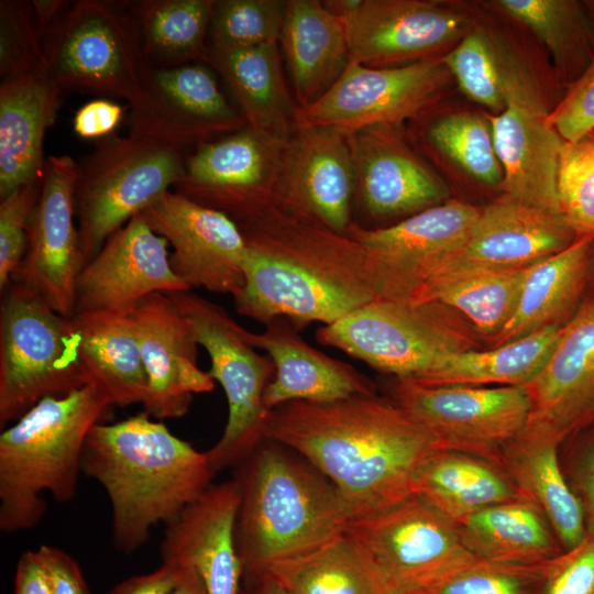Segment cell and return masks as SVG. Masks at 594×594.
<instances>
[{
  "mask_svg": "<svg viewBox=\"0 0 594 594\" xmlns=\"http://www.w3.org/2000/svg\"><path fill=\"white\" fill-rule=\"evenodd\" d=\"M240 503L235 477L211 485L166 525L160 546L162 563L194 568L209 594H239L242 564L235 524Z\"/></svg>",
  "mask_w": 594,
  "mask_h": 594,
  "instance_id": "484cf974",
  "label": "cell"
},
{
  "mask_svg": "<svg viewBox=\"0 0 594 594\" xmlns=\"http://www.w3.org/2000/svg\"><path fill=\"white\" fill-rule=\"evenodd\" d=\"M562 327H548L494 348L455 353L416 382L426 386H525L541 371Z\"/></svg>",
  "mask_w": 594,
  "mask_h": 594,
  "instance_id": "f35d334b",
  "label": "cell"
},
{
  "mask_svg": "<svg viewBox=\"0 0 594 594\" xmlns=\"http://www.w3.org/2000/svg\"><path fill=\"white\" fill-rule=\"evenodd\" d=\"M68 3L63 0H33L30 2L35 26L42 41L68 10Z\"/></svg>",
  "mask_w": 594,
  "mask_h": 594,
  "instance_id": "6f0895ef",
  "label": "cell"
},
{
  "mask_svg": "<svg viewBox=\"0 0 594 594\" xmlns=\"http://www.w3.org/2000/svg\"><path fill=\"white\" fill-rule=\"evenodd\" d=\"M0 308V427L7 428L46 397L68 395L87 381L70 318L16 282Z\"/></svg>",
  "mask_w": 594,
  "mask_h": 594,
  "instance_id": "52a82bcc",
  "label": "cell"
},
{
  "mask_svg": "<svg viewBox=\"0 0 594 594\" xmlns=\"http://www.w3.org/2000/svg\"><path fill=\"white\" fill-rule=\"evenodd\" d=\"M506 51L486 32L473 28L440 59L466 97L497 114L506 105Z\"/></svg>",
  "mask_w": 594,
  "mask_h": 594,
  "instance_id": "7bdbcfd3",
  "label": "cell"
},
{
  "mask_svg": "<svg viewBox=\"0 0 594 594\" xmlns=\"http://www.w3.org/2000/svg\"><path fill=\"white\" fill-rule=\"evenodd\" d=\"M123 114L120 105L98 99L80 107L73 120L74 132L82 139L98 141L112 134Z\"/></svg>",
  "mask_w": 594,
  "mask_h": 594,
  "instance_id": "f5cc1de1",
  "label": "cell"
},
{
  "mask_svg": "<svg viewBox=\"0 0 594 594\" xmlns=\"http://www.w3.org/2000/svg\"><path fill=\"white\" fill-rule=\"evenodd\" d=\"M70 320L87 385L100 389L113 406L143 405L148 382L132 315L77 311Z\"/></svg>",
  "mask_w": 594,
  "mask_h": 594,
  "instance_id": "d6a6232c",
  "label": "cell"
},
{
  "mask_svg": "<svg viewBox=\"0 0 594 594\" xmlns=\"http://www.w3.org/2000/svg\"><path fill=\"white\" fill-rule=\"evenodd\" d=\"M576 238L561 213L502 195L482 208L465 244L427 279L450 272L526 267L564 250Z\"/></svg>",
  "mask_w": 594,
  "mask_h": 594,
  "instance_id": "d4e9b609",
  "label": "cell"
},
{
  "mask_svg": "<svg viewBox=\"0 0 594 594\" xmlns=\"http://www.w3.org/2000/svg\"><path fill=\"white\" fill-rule=\"evenodd\" d=\"M558 202L578 237H594V133L565 142L558 170Z\"/></svg>",
  "mask_w": 594,
  "mask_h": 594,
  "instance_id": "f6af8a7d",
  "label": "cell"
},
{
  "mask_svg": "<svg viewBox=\"0 0 594 594\" xmlns=\"http://www.w3.org/2000/svg\"><path fill=\"white\" fill-rule=\"evenodd\" d=\"M353 169V223L380 229L449 200L450 191L404 141L398 127L377 125L348 135ZM394 223V224H395Z\"/></svg>",
  "mask_w": 594,
  "mask_h": 594,
  "instance_id": "ac0fdd59",
  "label": "cell"
},
{
  "mask_svg": "<svg viewBox=\"0 0 594 594\" xmlns=\"http://www.w3.org/2000/svg\"><path fill=\"white\" fill-rule=\"evenodd\" d=\"M114 406L97 387L46 397L0 435V530L34 528L47 510L43 493L70 502L86 439Z\"/></svg>",
  "mask_w": 594,
  "mask_h": 594,
  "instance_id": "5b68a950",
  "label": "cell"
},
{
  "mask_svg": "<svg viewBox=\"0 0 594 594\" xmlns=\"http://www.w3.org/2000/svg\"><path fill=\"white\" fill-rule=\"evenodd\" d=\"M525 387L531 402L528 424L562 440L594 418V294L562 326L541 371Z\"/></svg>",
  "mask_w": 594,
  "mask_h": 594,
  "instance_id": "4316f807",
  "label": "cell"
},
{
  "mask_svg": "<svg viewBox=\"0 0 594 594\" xmlns=\"http://www.w3.org/2000/svg\"><path fill=\"white\" fill-rule=\"evenodd\" d=\"M576 475L587 535L594 534V435L584 452Z\"/></svg>",
  "mask_w": 594,
  "mask_h": 594,
  "instance_id": "9f6ffc18",
  "label": "cell"
},
{
  "mask_svg": "<svg viewBox=\"0 0 594 594\" xmlns=\"http://www.w3.org/2000/svg\"><path fill=\"white\" fill-rule=\"evenodd\" d=\"M118 2L135 23L142 62L154 67L207 65L208 31L215 0Z\"/></svg>",
  "mask_w": 594,
  "mask_h": 594,
  "instance_id": "8d00e7d4",
  "label": "cell"
},
{
  "mask_svg": "<svg viewBox=\"0 0 594 594\" xmlns=\"http://www.w3.org/2000/svg\"><path fill=\"white\" fill-rule=\"evenodd\" d=\"M235 479L241 488L235 543L242 580L320 546L353 519L323 474L272 440L262 441L238 465Z\"/></svg>",
  "mask_w": 594,
  "mask_h": 594,
  "instance_id": "277c9868",
  "label": "cell"
},
{
  "mask_svg": "<svg viewBox=\"0 0 594 594\" xmlns=\"http://www.w3.org/2000/svg\"><path fill=\"white\" fill-rule=\"evenodd\" d=\"M387 594H426L481 561L457 525L416 495L345 528Z\"/></svg>",
  "mask_w": 594,
  "mask_h": 594,
  "instance_id": "9c48e42d",
  "label": "cell"
},
{
  "mask_svg": "<svg viewBox=\"0 0 594 594\" xmlns=\"http://www.w3.org/2000/svg\"><path fill=\"white\" fill-rule=\"evenodd\" d=\"M264 327L261 333L245 329L244 336L252 346L264 350L275 365L264 393L268 410L290 402L329 404L376 394L367 376L311 346L288 318L276 317Z\"/></svg>",
  "mask_w": 594,
  "mask_h": 594,
  "instance_id": "83f0119b",
  "label": "cell"
},
{
  "mask_svg": "<svg viewBox=\"0 0 594 594\" xmlns=\"http://www.w3.org/2000/svg\"><path fill=\"white\" fill-rule=\"evenodd\" d=\"M78 164L68 155L50 156L28 228V248L11 282L30 289L59 315L75 312L76 284L85 265L75 227Z\"/></svg>",
  "mask_w": 594,
  "mask_h": 594,
  "instance_id": "ffe728a7",
  "label": "cell"
},
{
  "mask_svg": "<svg viewBox=\"0 0 594 594\" xmlns=\"http://www.w3.org/2000/svg\"><path fill=\"white\" fill-rule=\"evenodd\" d=\"M531 265L435 275L424 283L410 304L439 302L451 308L470 323L485 346L513 317Z\"/></svg>",
  "mask_w": 594,
  "mask_h": 594,
  "instance_id": "74e56055",
  "label": "cell"
},
{
  "mask_svg": "<svg viewBox=\"0 0 594 594\" xmlns=\"http://www.w3.org/2000/svg\"><path fill=\"white\" fill-rule=\"evenodd\" d=\"M191 322L197 342L211 360L209 374L227 397L229 416L222 436L206 451L215 473L240 465L265 440L271 410L264 393L275 373L268 356L245 339L222 307L190 292L166 293Z\"/></svg>",
  "mask_w": 594,
  "mask_h": 594,
  "instance_id": "30bf717a",
  "label": "cell"
},
{
  "mask_svg": "<svg viewBox=\"0 0 594 594\" xmlns=\"http://www.w3.org/2000/svg\"><path fill=\"white\" fill-rule=\"evenodd\" d=\"M13 594H54L52 583L37 550L24 551L16 563Z\"/></svg>",
  "mask_w": 594,
  "mask_h": 594,
  "instance_id": "11a10c76",
  "label": "cell"
},
{
  "mask_svg": "<svg viewBox=\"0 0 594 594\" xmlns=\"http://www.w3.org/2000/svg\"><path fill=\"white\" fill-rule=\"evenodd\" d=\"M353 199L348 135L327 127H296L283 148L272 206L297 220L348 235Z\"/></svg>",
  "mask_w": 594,
  "mask_h": 594,
  "instance_id": "44dd1931",
  "label": "cell"
},
{
  "mask_svg": "<svg viewBox=\"0 0 594 594\" xmlns=\"http://www.w3.org/2000/svg\"><path fill=\"white\" fill-rule=\"evenodd\" d=\"M81 471L106 491L112 510V544L124 554L142 548L154 526L168 525L210 486L206 452L142 411L92 427Z\"/></svg>",
  "mask_w": 594,
  "mask_h": 594,
  "instance_id": "3957f363",
  "label": "cell"
},
{
  "mask_svg": "<svg viewBox=\"0 0 594 594\" xmlns=\"http://www.w3.org/2000/svg\"><path fill=\"white\" fill-rule=\"evenodd\" d=\"M542 594H594V534L549 561Z\"/></svg>",
  "mask_w": 594,
  "mask_h": 594,
  "instance_id": "f907efd6",
  "label": "cell"
},
{
  "mask_svg": "<svg viewBox=\"0 0 594 594\" xmlns=\"http://www.w3.org/2000/svg\"><path fill=\"white\" fill-rule=\"evenodd\" d=\"M286 139L246 125L202 142L186 156L174 189L240 227L272 206Z\"/></svg>",
  "mask_w": 594,
  "mask_h": 594,
  "instance_id": "5bb4252c",
  "label": "cell"
},
{
  "mask_svg": "<svg viewBox=\"0 0 594 594\" xmlns=\"http://www.w3.org/2000/svg\"><path fill=\"white\" fill-rule=\"evenodd\" d=\"M413 495L455 525L486 507L522 497L498 464L444 449L432 453L418 466L413 479Z\"/></svg>",
  "mask_w": 594,
  "mask_h": 594,
  "instance_id": "e575fe53",
  "label": "cell"
},
{
  "mask_svg": "<svg viewBox=\"0 0 594 594\" xmlns=\"http://www.w3.org/2000/svg\"><path fill=\"white\" fill-rule=\"evenodd\" d=\"M506 105L486 114L504 172V194L524 204L560 212L558 170L565 141L548 121L538 86L518 57L506 51Z\"/></svg>",
  "mask_w": 594,
  "mask_h": 594,
  "instance_id": "9a60e30c",
  "label": "cell"
},
{
  "mask_svg": "<svg viewBox=\"0 0 594 594\" xmlns=\"http://www.w3.org/2000/svg\"><path fill=\"white\" fill-rule=\"evenodd\" d=\"M207 66L227 82L248 125L284 138L295 131L298 107L285 81L278 44L208 47Z\"/></svg>",
  "mask_w": 594,
  "mask_h": 594,
  "instance_id": "836d02e7",
  "label": "cell"
},
{
  "mask_svg": "<svg viewBox=\"0 0 594 594\" xmlns=\"http://www.w3.org/2000/svg\"><path fill=\"white\" fill-rule=\"evenodd\" d=\"M265 439L301 455L338 490L353 519L413 495L418 466L442 450L436 438L391 398L376 394L271 410Z\"/></svg>",
  "mask_w": 594,
  "mask_h": 594,
  "instance_id": "6da1fadb",
  "label": "cell"
},
{
  "mask_svg": "<svg viewBox=\"0 0 594 594\" xmlns=\"http://www.w3.org/2000/svg\"><path fill=\"white\" fill-rule=\"evenodd\" d=\"M588 287L594 290V242L592 245Z\"/></svg>",
  "mask_w": 594,
  "mask_h": 594,
  "instance_id": "94428289",
  "label": "cell"
},
{
  "mask_svg": "<svg viewBox=\"0 0 594 594\" xmlns=\"http://www.w3.org/2000/svg\"><path fill=\"white\" fill-rule=\"evenodd\" d=\"M457 528L465 547L486 562L537 564L562 553L543 514L524 497L479 510Z\"/></svg>",
  "mask_w": 594,
  "mask_h": 594,
  "instance_id": "d590c367",
  "label": "cell"
},
{
  "mask_svg": "<svg viewBox=\"0 0 594 594\" xmlns=\"http://www.w3.org/2000/svg\"><path fill=\"white\" fill-rule=\"evenodd\" d=\"M287 1L215 0L209 31V48H241L278 44Z\"/></svg>",
  "mask_w": 594,
  "mask_h": 594,
  "instance_id": "ee69618b",
  "label": "cell"
},
{
  "mask_svg": "<svg viewBox=\"0 0 594 594\" xmlns=\"http://www.w3.org/2000/svg\"><path fill=\"white\" fill-rule=\"evenodd\" d=\"M593 242L592 235L578 237L564 250L532 264L525 276L513 317L484 348L565 324L588 287Z\"/></svg>",
  "mask_w": 594,
  "mask_h": 594,
  "instance_id": "1f68e13d",
  "label": "cell"
},
{
  "mask_svg": "<svg viewBox=\"0 0 594 594\" xmlns=\"http://www.w3.org/2000/svg\"><path fill=\"white\" fill-rule=\"evenodd\" d=\"M481 209L449 199L389 227L352 223L348 235L369 246L378 299L413 302L430 274L465 244Z\"/></svg>",
  "mask_w": 594,
  "mask_h": 594,
  "instance_id": "e0dca14e",
  "label": "cell"
},
{
  "mask_svg": "<svg viewBox=\"0 0 594 594\" xmlns=\"http://www.w3.org/2000/svg\"><path fill=\"white\" fill-rule=\"evenodd\" d=\"M239 228L246 244L239 315L263 324L286 317L301 330L378 299L366 244L273 206Z\"/></svg>",
  "mask_w": 594,
  "mask_h": 594,
  "instance_id": "7a4b0ae2",
  "label": "cell"
},
{
  "mask_svg": "<svg viewBox=\"0 0 594 594\" xmlns=\"http://www.w3.org/2000/svg\"><path fill=\"white\" fill-rule=\"evenodd\" d=\"M62 88L48 69L0 85V198L42 176L43 141Z\"/></svg>",
  "mask_w": 594,
  "mask_h": 594,
  "instance_id": "f1b7e54d",
  "label": "cell"
},
{
  "mask_svg": "<svg viewBox=\"0 0 594 594\" xmlns=\"http://www.w3.org/2000/svg\"><path fill=\"white\" fill-rule=\"evenodd\" d=\"M594 25V0L584 2Z\"/></svg>",
  "mask_w": 594,
  "mask_h": 594,
  "instance_id": "6125c7cd",
  "label": "cell"
},
{
  "mask_svg": "<svg viewBox=\"0 0 594 594\" xmlns=\"http://www.w3.org/2000/svg\"><path fill=\"white\" fill-rule=\"evenodd\" d=\"M561 438L527 425L501 455L499 465L519 494L534 503L548 520L564 551L587 536L583 504L566 483L558 458Z\"/></svg>",
  "mask_w": 594,
  "mask_h": 594,
  "instance_id": "f546056e",
  "label": "cell"
},
{
  "mask_svg": "<svg viewBox=\"0 0 594 594\" xmlns=\"http://www.w3.org/2000/svg\"><path fill=\"white\" fill-rule=\"evenodd\" d=\"M549 561L506 564L481 560L426 594H542Z\"/></svg>",
  "mask_w": 594,
  "mask_h": 594,
  "instance_id": "bcb514c9",
  "label": "cell"
},
{
  "mask_svg": "<svg viewBox=\"0 0 594 594\" xmlns=\"http://www.w3.org/2000/svg\"><path fill=\"white\" fill-rule=\"evenodd\" d=\"M279 44L298 108L321 97L350 62L344 21L323 1L288 0Z\"/></svg>",
  "mask_w": 594,
  "mask_h": 594,
  "instance_id": "4dcf8cb0",
  "label": "cell"
},
{
  "mask_svg": "<svg viewBox=\"0 0 594 594\" xmlns=\"http://www.w3.org/2000/svg\"><path fill=\"white\" fill-rule=\"evenodd\" d=\"M266 572L294 594H387L345 530Z\"/></svg>",
  "mask_w": 594,
  "mask_h": 594,
  "instance_id": "ab89813d",
  "label": "cell"
},
{
  "mask_svg": "<svg viewBox=\"0 0 594 594\" xmlns=\"http://www.w3.org/2000/svg\"><path fill=\"white\" fill-rule=\"evenodd\" d=\"M141 97L132 106L130 134L184 150L248 125L200 63L176 67L139 66Z\"/></svg>",
  "mask_w": 594,
  "mask_h": 594,
  "instance_id": "d6986e66",
  "label": "cell"
},
{
  "mask_svg": "<svg viewBox=\"0 0 594 594\" xmlns=\"http://www.w3.org/2000/svg\"><path fill=\"white\" fill-rule=\"evenodd\" d=\"M184 150L134 134H111L78 164L75 206L85 264L106 241L174 187Z\"/></svg>",
  "mask_w": 594,
  "mask_h": 594,
  "instance_id": "ba28073f",
  "label": "cell"
},
{
  "mask_svg": "<svg viewBox=\"0 0 594 594\" xmlns=\"http://www.w3.org/2000/svg\"><path fill=\"white\" fill-rule=\"evenodd\" d=\"M48 72L62 90L141 97L140 40L118 1L80 0L43 40Z\"/></svg>",
  "mask_w": 594,
  "mask_h": 594,
  "instance_id": "8fae6325",
  "label": "cell"
},
{
  "mask_svg": "<svg viewBox=\"0 0 594 594\" xmlns=\"http://www.w3.org/2000/svg\"><path fill=\"white\" fill-rule=\"evenodd\" d=\"M491 4L540 38L561 75L571 84L593 61L594 25L584 2L496 0Z\"/></svg>",
  "mask_w": 594,
  "mask_h": 594,
  "instance_id": "60d3db41",
  "label": "cell"
},
{
  "mask_svg": "<svg viewBox=\"0 0 594 594\" xmlns=\"http://www.w3.org/2000/svg\"><path fill=\"white\" fill-rule=\"evenodd\" d=\"M428 143L473 179L502 186L504 172L486 114L453 112L436 119L426 130Z\"/></svg>",
  "mask_w": 594,
  "mask_h": 594,
  "instance_id": "b9f144b4",
  "label": "cell"
},
{
  "mask_svg": "<svg viewBox=\"0 0 594 594\" xmlns=\"http://www.w3.org/2000/svg\"><path fill=\"white\" fill-rule=\"evenodd\" d=\"M176 565L179 566V576L169 594H209L202 579L194 568Z\"/></svg>",
  "mask_w": 594,
  "mask_h": 594,
  "instance_id": "91938a15",
  "label": "cell"
},
{
  "mask_svg": "<svg viewBox=\"0 0 594 594\" xmlns=\"http://www.w3.org/2000/svg\"><path fill=\"white\" fill-rule=\"evenodd\" d=\"M450 77L440 57L395 67L350 59L321 97L297 108L296 127H327L345 135L377 125L399 127L427 110Z\"/></svg>",
  "mask_w": 594,
  "mask_h": 594,
  "instance_id": "4fadbf2b",
  "label": "cell"
},
{
  "mask_svg": "<svg viewBox=\"0 0 594 594\" xmlns=\"http://www.w3.org/2000/svg\"><path fill=\"white\" fill-rule=\"evenodd\" d=\"M167 245L142 213L134 216L81 268L75 312L132 315L152 294L190 290L172 270Z\"/></svg>",
  "mask_w": 594,
  "mask_h": 594,
  "instance_id": "603a6c76",
  "label": "cell"
},
{
  "mask_svg": "<svg viewBox=\"0 0 594 594\" xmlns=\"http://www.w3.org/2000/svg\"><path fill=\"white\" fill-rule=\"evenodd\" d=\"M548 121L565 142L594 133V58L549 112Z\"/></svg>",
  "mask_w": 594,
  "mask_h": 594,
  "instance_id": "681fc988",
  "label": "cell"
},
{
  "mask_svg": "<svg viewBox=\"0 0 594 594\" xmlns=\"http://www.w3.org/2000/svg\"><path fill=\"white\" fill-rule=\"evenodd\" d=\"M239 594H294L271 573L243 579Z\"/></svg>",
  "mask_w": 594,
  "mask_h": 594,
  "instance_id": "680465c9",
  "label": "cell"
},
{
  "mask_svg": "<svg viewBox=\"0 0 594 594\" xmlns=\"http://www.w3.org/2000/svg\"><path fill=\"white\" fill-rule=\"evenodd\" d=\"M345 25L350 59L395 67L451 50L472 29L463 12L425 0H328Z\"/></svg>",
  "mask_w": 594,
  "mask_h": 594,
  "instance_id": "2e32d148",
  "label": "cell"
},
{
  "mask_svg": "<svg viewBox=\"0 0 594 594\" xmlns=\"http://www.w3.org/2000/svg\"><path fill=\"white\" fill-rule=\"evenodd\" d=\"M316 339L381 373L413 382L455 353L484 348L470 323L442 304L384 299L318 328Z\"/></svg>",
  "mask_w": 594,
  "mask_h": 594,
  "instance_id": "8992f818",
  "label": "cell"
},
{
  "mask_svg": "<svg viewBox=\"0 0 594 594\" xmlns=\"http://www.w3.org/2000/svg\"><path fill=\"white\" fill-rule=\"evenodd\" d=\"M132 317L147 373L146 414L156 420L179 418L195 394L209 393L215 380L197 364V338L191 322L166 293L144 298Z\"/></svg>",
  "mask_w": 594,
  "mask_h": 594,
  "instance_id": "cb8c5ba5",
  "label": "cell"
},
{
  "mask_svg": "<svg viewBox=\"0 0 594 594\" xmlns=\"http://www.w3.org/2000/svg\"><path fill=\"white\" fill-rule=\"evenodd\" d=\"M179 576V566L162 563L156 570L128 578L116 584L108 594H169Z\"/></svg>",
  "mask_w": 594,
  "mask_h": 594,
  "instance_id": "db71d44e",
  "label": "cell"
},
{
  "mask_svg": "<svg viewBox=\"0 0 594 594\" xmlns=\"http://www.w3.org/2000/svg\"><path fill=\"white\" fill-rule=\"evenodd\" d=\"M43 41L30 2L0 1V75L3 80L46 70Z\"/></svg>",
  "mask_w": 594,
  "mask_h": 594,
  "instance_id": "7dc6e473",
  "label": "cell"
},
{
  "mask_svg": "<svg viewBox=\"0 0 594 594\" xmlns=\"http://www.w3.org/2000/svg\"><path fill=\"white\" fill-rule=\"evenodd\" d=\"M48 573L54 594H91L77 561L51 544L37 549Z\"/></svg>",
  "mask_w": 594,
  "mask_h": 594,
  "instance_id": "816d5d0a",
  "label": "cell"
},
{
  "mask_svg": "<svg viewBox=\"0 0 594 594\" xmlns=\"http://www.w3.org/2000/svg\"><path fill=\"white\" fill-rule=\"evenodd\" d=\"M391 394L442 449L498 465L504 449L524 431L531 413L525 386H426L394 377Z\"/></svg>",
  "mask_w": 594,
  "mask_h": 594,
  "instance_id": "7c38bea8",
  "label": "cell"
},
{
  "mask_svg": "<svg viewBox=\"0 0 594 594\" xmlns=\"http://www.w3.org/2000/svg\"><path fill=\"white\" fill-rule=\"evenodd\" d=\"M173 248L174 273L191 289L237 297L245 284V239L226 213L168 190L141 212Z\"/></svg>",
  "mask_w": 594,
  "mask_h": 594,
  "instance_id": "7402d4cb",
  "label": "cell"
},
{
  "mask_svg": "<svg viewBox=\"0 0 594 594\" xmlns=\"http://www.w3.org/2000/svg\"><path fill=\"white\" fill-rule=\"evenodd\" d=\"M42 176L0 198V290L18 273L28 248V228L41 193Z\"/></svg>",
  "mask_w": 594,
  "mask_h": 594,
  "instance_id": "c3c4849f",
  "label": "cell"
}]
</instances>
